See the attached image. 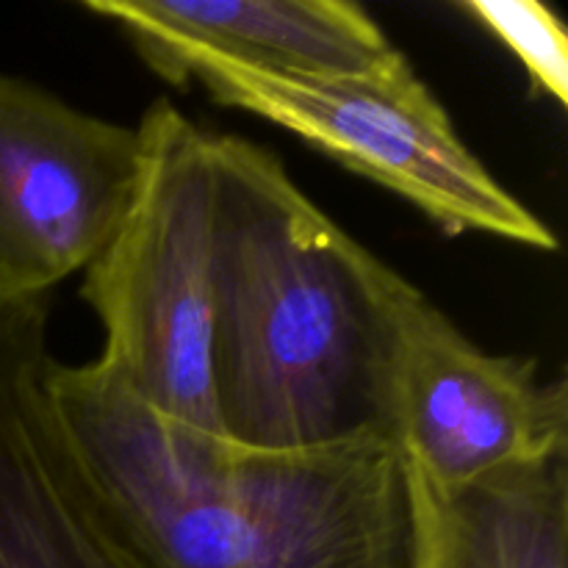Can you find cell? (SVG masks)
Listing matches in <instances>:
<instances>
[{"mask_svg":"<svg viewBox=\"0 0 568 568\" xmlns=\"http://www.w3.org/2000/svg\"><path fill=\"white\" fill-rule=\"evenodd\" d=\"M214 381L222 438L303 453L394 438L414 283L338 227L264 144L211 133Z\"/></svg>","mask_w":568,"mask_h":568,"instance_id":"cell-1","label":"cell"},{"mask_svg":"<svg viewBox=\"0 0 568 568\" xmlns=\"http://www.w3.org/2000/svg\"><path fill=\"white\" fill-rule=\"evenodd\" d=\"M48 405L153 568H422L427 488L397 442L264 453L144 408L105 366L59 364Z\"/></svg>","mask_w":568,"mask_h":568,"instance_id":"cell-2","label":"cell"},{"mask_svg":"<svg viewBox=\"0 0 568 568\" xmlns=\"http://www.w3.org/2000/svg\"><path fill=\"white\" fill-rule=\"evenodd\" d=\"M136 131V200L114 239L83 270L78 292L105 336L94 361L153 414L222 436L211 381V131L166 98L144 109Z\"/></svg>","mask_w":568,"mask_h":568,"instance_id":"cell-3","label":"cell"},{"mask_svg":"<svg viewBox=\"0 0 568 568\" xmlns=\"http://www.w3.org/2000/svg\"><path fill=\"white\" fill-rule=\"evenodd\" d=\"M166 83L294 133L342 166L414 203L449 236L486 233L552 253L558 236L460 139L410 61L347 78H270L214 59H181Z\"/></svg>","mask_w":568,"mask_h":568,"instance_id":"cell-4","label":"cell"},{"mask_svg":"<svg viewBox=\"0 0 568 568\" xmlns=\"http://www.w3.org/2000/svg\"><path fill=\"white\" fill-rule=\"evenodd\" d=\"M142 178L136 125L0 72V311L48 300L125 222Z\"/></svg>","mask_w":568,"mask_h":568,"instance_id":"cell-5","label":"cell"},{"mask_svg":"<svg viewBox=\"0 0 568 568\" xmlns=\"http://www.w3.org/2000/svg\"><path fill=\"white\" fill-rule=\"evenodd\" d=\"M394 438L433 494L568 449L566 377L477 347L416 288L405 305Z\"/></svg>","mask_w":568,"mask_h":568,"instance_id":"cell-6","label":"cell"},{"mask_svg":"<svg viewBox=\"0 0 568 568\" xmlns=\"http://www.w3.org/2000/svg\"><path fill=\"white\" fill-rule=\"evenodd\" d=\"M48 303L0 311V568H153L67 447L44 392Z\"/></svg>","mask_w":568,"mask_h":568,"instance_id":"cell-7","label":"cell"},{"mask_svg":"<svg viewBox=\"0 0 568 568\" xmlns=\"http://www.w3.org/2000/svg\"><path fill=\"white\" fill-rule=\"evenodd\" d=\"M139 59L164 75L181 59H214L270 78H347L403 59L347 0H87Z\"/></svg>","mask_w":568,"mask_h":568,"instance_id":"cell-8","label":"cell"},{"mask_svg":"<svg viewBox=\"0 0 568 568\" xmlns=\"http://www.w3.org/2000/svg\"><path fill=\"white\" fill-rule=\"evenodd\" d=\"M460 9L491 31L525 67L536 92L568 105V37L560 17L538 0H464Z\"/></svg>","mask_w":568,"mask_h":568,"instance_id":"cell-9","label":"cell"},{"mask_svg":"<svg viewBox=\"0 0 568 568\" xmlns=\"http://www.w3.org/2000/svg\"><path fill=\"white\" fill-rule=\"evenodd\" d=\"M422 568H430V564H427V549H425V566H422Z\"/></svg>","mask_w":568,"mask_h":568,"instance_id":"cell-10","label":"cell"}]
</instances>
